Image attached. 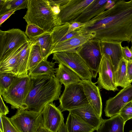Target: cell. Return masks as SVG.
Returning a JSON list of instances; mask_svg holds the SVG:
<instances>
[{
	"mask_svg": "<svg viewBox=\"0 0 132 132\" xmlns=\"http://www.w3.org/2000/svg\"><path fill=\"white\" fill-rule=\"evenodd\" d=\"M92 32L100 41H130L132 37V0L117 1L110 8L95 16L81 27Z\"/></svg>",
	"mask_w": 132,
	"mask_h": 132,
	"instance_id": "1",
	"label": "cell"
},
{
	"mask_svg": "<svg viewBox=\"0 0 132 132\" xmlns=\"http://www.w3.org/2000/svg\"><path fill=\"white\" fill-rule=\"evenodd\" d=\"M30 90L26 101L27 110L42 112L47 104L59 99L62 84L55 76L30 77Z\"/></svg>",
	"mask_w": 132,
	"mask_h": 132,
	"instance_id": "2",
	"label": "cell"
},
{
	"mask_svg": "<svg viewBox=\"0 0 132 132\" xmlns=\"http://www.w3.org/2000/svg\"><path fill=\"white\" fill-rule=\"evenodd\" d=\"M26 13L23 17L27 24L37 26L47 32L59 25L57 16L48 0H28Z\"/></svg>",
	"mask_w": 132,
	"mask_h": 132,
	"instance_id": "3",
	"label": "cell"
},
{
	"mask_svg": "<svg viewBox=\"0 0 132 132\" xmlns=\"http://www.w3.org/2000/svg\"><path fill=\"white\" fill-rule=\"evenodd\" d=\"M31 84L30 77H15L7 92L2 96L3 100L9 104L11 108L27 110L26 102Z\"/></svg>",
	"mask_w": 132,
	"mask_h": 132,
	"instance_id": "4",
	"label": "cell"
},
{
	"mask_svg": "<svg viewBox=\"0 0 132 132\" xmlns=\"http://www.w3.org/2000/svg\"><path fill=\"white\" fill-rule=\"evenodd\" d=\"M94 0H49L59 7L57 16L59 25L76 22L86 8Z\"/></svg>",
	"mask_w": 132,
	"mask_h": 132,
	"instance_id": "5",
	"label": "cell"
},
{
	"mask_svg": "<svg viewBox=\"0 0 132 132\" xmlns=\"http://www.w3.org/2000/svg\"><path fill=\"white\" fill-rule=\"evenodd\" d=\"M76 52L84 61L93 78L96 77L103 57L100 41L90 40L78 48Z\"/></svg>",
	"mask_w": 132,
	"mask_h": 132,
	"instance_id": "6",
	"label": "cell"
},
{
	"mask_svg": "<svg viewBox=\"0 0 132 132\" xmlns=\"http://www.w3.org/2000/svg\"><path fill=\"white\" fill-rule=\"evenodd\" d=\"M55 63L64 64L70 68L82 80H92V73L86 64L76 51L60 52L53 54Z\"/></svg>",
	"mask_w": 132,
	"mask_h": 132,
	"instance_id": "7",
	"label": "cell"
},
{
	"mask_svg": "<svg viewBox=\"0 0 132 132\" xmlns=\"http://www.w3.org/2000/svg\"><path fill=\"white\" fill-rule=\"evenodd\" d=\"M10 118L19 132H37L43 126L42 112L19 109Z\"/></svg>",
	"mask_w": 132,
	"mask_h": 132,
	"instance_id": "8",
	"label": "cell"
},
{
	"mask_svg": "<svg viewBox=\"0 0 132 132\" xmlns=\"http://www.w3.org/2000/svg\"><path fill=\"white\" fill-rule=\"evenodd\" d=\"M65 87L59 99L62 112L69 111L89 104L81 83L70 84Z\"/></svg>",
	"mask_w": 132,
	"mask_h": 132,
	"instance_id": "9",
	"label": "cell"
},
{
	"mask_svg": "<svg viewBox=\"0 0 132 132\" xmlns=\"http://www.w3.org/2000/svg\"><path fill=\"white\" fill-rule=\"evenodd\" d=\"M29 40L25 32L19 29L0 30V61Z\"/></svg>",
	"mask_w": 132,
	"mask_h": 132,
	"instance_id": "10",
	"label": "cell"
},
{
	"mask_svg": "<svg viewBox=\"0 0 132 132\" xmlns=\"http://www.w3.org/2000/svg\"><path fill=\"white\" fill-rule=\"evenodd\" d=\"M132 101V85L123 88L114 97L107 100L104 111L105 115L111 118L119 114L121 109Z\"/></svg>",
	"mask_w": 132,
	"mask_h": 132,
	"instance_id": "11",
	"label": "cell"
},
{
	"mask_svg": "<svg viewBox=\"0 0 132 132\" xmlns=\"http://www.w3.org/2000/svg\"><path fill=\"white\" fill-rule=\"evenodd\" d=\"M42 112L43 127L49 132H58L64 120L61 110L52 102L46 105Z\"/></svg>",
	"mask_w": 132,
	"mask_h": 132,
	"instance_id": "12",
	"label": "cell"
},
{
	"mask_svg": "<svg viewBox=\"0 0 132 132\" xmlns=\"http://www.w3.org/2000/svg\"><path fill=\"white\" fill-rule=\"evenodd\" d=\"M114 69L110 59L103 55L98 71L97 83L99 86L108 90L114 92L118 89L114 79Z\"/></svg>",
	"mask_w": 132,
	"mask_h": 132,
	"instance_id": "13",
	"label": "cell"
},
{
	"mask_svg": "<svg viewBox=\"0 0 132 132\" xmlns=\"http://www.w3.org/2000/svg\"><path fill=\"white\" fill-rule=\"evenodd\" d=\"M68 111L69 113L90 126L95 130L98 129L104 120L89 104Z\"/></svg>",
	"mask_w": 132,
	"mask_h": 132,
	"instance_id": "14",
	"label": "cell"
},
{
	"mask_svg": "<svg viewBox=\"0 0 132 132\" xmlns=\"http://www.w3.org/2000/svg\"><path fill=\"white\" fill-rule=\"evenodd\" d=\"M117 0H94L86 8L76 22L85 23L101 12L110 8Z\"/></svg>",
	"mask_w": 132,
	"mask_h": 132,
	"instance_id": "15",
	"label": "cell"
},
{
	"mask_svg": "<svg viewBox=\"0 0 132 132\" xmlns=\"http://www.w3.org/2000/svg\"><path fill=\"white\" fill-rule=\"evenodd\" d=\"M95 37L94 34L92 32L83 33L56 44L53 47L51 53L60 52L76 51L78 48Z\"/></svg>",
	"mask_w": 132,
	"mask_h": 132,
	"instance_id": "16",
	"label": "cell"
},
{
	"mask_svg": "<svg viewBox=\"0 0 132 132\" xmlns=\"http://www.w3.org/2000/svg\"><path fill=\"white\" fill-rule=\"evenodd\" d=\"M81 83L89 104L96 113L101 117L102 105L99 87L92 80H82Z\"/></svg>",
	"mask_w": 132,
	"mask_h": 132,
	"instance_id": "17",
	"label": "cell"
},
{
	"mask_svg": "<svg viewBox=\"0 0 132 132\" xmlns=\"http://www.w3.org/2000/svg\"><path fill=\"white\" fill-rule=\"evenodd\" d=\"M100 41L102 55L110 59L115 72L118 69L120 62L123 58L121 49L122 42L114 40Z\"/></svg>",
	"mask_w": 132,
	"mask_h": 132,
	"instance_id": "18",
	"label": "cell"
},
{
	"mask_svg": "<svg viewBox=\"0 0 132 132\" xmlns=\"http://www.w3.org/2000/svg\"><path fill=\"white\" fill-rule=\"evenodd\" d=\"M70 23H67L56 26L52 29L51 34L53 47L57 43L85 32L82 31L81 27L72 31L70 28Z\"/></svg>",
	"mask_w": 132,
	"mask_h": 132,
	"instance_id": "19",
	"label": "cell"
},
{
	"mask_svg": "<svg viewBox=\"0 0 132 132\" xmlns=\"http://www.w3.org/2000/svg\"><path fill=\"white\" fill-rule=\"evenodd\" d=\"M26 43L0 61V73H9L17 77L19 54Z\"/></svg>",
	"mask_w": 132,
	"mask_h": 132,
	"instance_id": "20",
	"label": "cell"
},
{
	"mask_svg": "<svg viewBox=\"0 0 132 132\" xmlns=\"http://www.w3.org/2000/svg\"><path fill=\"white\" fill-rule=\"evenodd\" d=\"M57 79L65 87L70 84L81 83L82 80L76 73L66 65L60 63L55 69Z\"/></svg>",
	"mask_w": 132,
	"mask_h": 132,
	"instance_id": "21",
	"label": "cell"
},
{
	"mask_svg": "<svg viewBox=\"0 0 132 132\" xmlns=\"http://www.w3.org/2000/svg\"><path fill=\"white\" fill-rule=\"evenodd\" d=\"M125 123L119 114L104 119L97 132H124Z\"/></svg>",
	"mask_w": 132,
	"mask_h": 132,
	"instance_id": "22",
	"label": "cell"
},
{
	"mask_svg": "<svg viewBox=\"0 0 132 132\" xmlns=\"http://www.w3.org/2000/svg\"><path fill=\"white\" fill-rule=\"evenodd\" d=\"M32 44V42L29 40L26 43L19 54L18 77H24L28 76V67Z\"/></svg>",
	"mask_w": 132,
	"mask_h": 132,
	"instance_id": "23",
	"label": "cell"
},
{
	"mask_svg": "<svg viewBox=\"0 0 132 132\" xmlns=\"http://www.w3.org/2000/svg\"><path fill=\"white\" fill-rule=\"evenodd\" d=\"M55 62L43 59L33 68L28 71V75L35 77L43 75L55 76Z\"/></svg>",
	"mask_w": 132,
	"mask_h": 132,
	"instance_id": "24",
	"label": "cell"
},
{
	"mask_svg": "<svg viewBox=\"0 0 132 132\" xmlns=\"http://www.w3.org/2000/svg\"><path fill=\"white\" fill-rule=\"evenodd\" d=\"M68 132H93V128L69 113L65 124Z\"/></svg>",
	"mask_w": 132,
	"mask_h": 132,
	"instance_id": "25",
	"label": "cell"
},
{
	"mask_svg": "<svg viewBox=\"0 0 132 132\" xmlns=\"http://www.w3.org/2000/svg\"><path fill=\"white\" fill-rule=\"evenodd\" d=\"M51 32H46L38 37L31 41L40 47L44 59L47 60L51 54L53 45Z\"/></svg>",
	"mask_w": 132,
	"mask_h": 132,
	"instance_id": "26",
	"label": "cell"
},
{
	"mask_svg": "<svg viewBox=\"0 0 132 132\" xmlns=\"http://www.w3.org/2000/svg\"><path fill=\"white\" fill-rule=\"evenodd\" d=\"M28 0H0V16L14 9L27 8Z\"/></svg>",
	"mask_w": 132,
	"mask_h": 132,
	"instance_id": "27",
	"label": "cell"
},
{
	"mask_svg": "<svg viewBox=\"0 0 132 132\" xmlns=\"http://www.w3.org/2000/svg\"><path fill=\"white\" fill-rule=\"evenodd\" d=\"M128 61L123 57L121 59L117 70L114 72V79L117 87L124 88L128 86L127 84V65Z\"/></svg>",
	"mask_w": 132,
	"mask_h": 132,
	"instance_id": "28",
	"label": "cell"
},
{
	"mask_svg": "<svg viewBox=\"0 0 132 132\" xmlns=\"http://www.w3.org/2000/svg\"><path fill=\"white\" fill-rule=\"evenodd\" d=\"M43 59H44V58L40 47L32 42L28 67V71Z\"/></svg>",
	"mask_w": 132,
	"mask_h": 132,
	"instance_id": "29",
	"label": "cell"
},
{
	"mask_svg": "<svg viewBox=\"0 0 132 132\" xmlns=\"http://www.w3.org/2000/svg\"><path fill=\"white\" fill-rule=\"evenodd\" d=\"M15 77L10 74L0 73V94L2 96L7 91Z\"/></svg>",
	"mask_w": 132,
	"mask_h": 132,
	"instance_id": "30",
	"label": "cell"
},
{
	"mask_svg": "<svg viewBox=\"0 0 132 132\" xmlns=\"http://www.w3.org/2000/svg\"><path fill=\"white\" fill-rule=\"evenodd\" d=\"M46 32L37 26L33 24H27L25 33L32 41L46 33Z\"/></svg>",
	"mask_w": 132,
	"mask_h": 132,
	"instance_id": "31",
	"label": "cell"
},
{
	"mask_svg": "<svg viewBox=\"0 0 132 132\" xmlns=\"http://www.w3.org/2000/svg\"><path fill=\"white\" fill-rule=\"evenodd\" d=\"M119 114L125 123L127 120L132 119V101L125 105L121 110Z\"/></svg>",
	"mask_w": 132,
	"mask_h": 132,
	"instance_id": "32",
	"label": "cell"
},
{
	"mask_svg": "<svg viewBox=\"0 0 132 132\" xmlns=\"http://www.w3.org/2000/svg\"><path fill=\"white\" fill-rule=\"evenodd\" d=\"M3 126L4 132H19L11 121L10 118L0 114Z\"/></svg>",
	"mask_w": 132,
	"mask_h": 132,
	"instance_id": "33",
	"label": "cell"
},
{
	"mask_svg": "<svg viewBox=\"0 0 132 132\" xmlns=\"http://www.w3.org/2000/svg\"><path fill=\"white\" fill-rule=\"evenodd\" d=\"M123 57L127 61L132 60V47L129 48L128 46L122 47Z\"/></svg>",
	"mask_w": 132,
	"mask_h": 132,
	"instance_id": "34",
	"label": "cell"
},
{
	"mask_svg": "<svg viewBox=\"0 0 132 132\" xmlns=\"http://www.w3.org/2000/svg\"><path fill=\"white\" fill-rule=\"evenodd\" d=\"M127 72V82L128 86L131 85L132 82V60L128 61Z\"/></svg>",
	"mask_w": 132,
	"mask_h": 132,
	"instance_id": "35",
	"label": "cell"
},
{
	"mask_svg": "<svg viewBox=\"0 0 132 132\" xmlns=\"http://www.w3.org/2000/svg\"><path fill=\"white\" fill-rule=\"evenodd\" d=\"M9 110L8 107L4 104L3 100L0 95V114L6 116L9 113Z\"/></svg>",
	"mask_w": 132,
	"mask_h": 132,
	"instance_id": "36",
	"label": "cell"
},
{
	"mask_svg": "<svg viewBox=\"0 0 132 132\" xmlns=\"http://www.w3.org/2000/svg\"><path fill=\"white\" fill-rule=\"evenodd\" d=\"M16 11V9H14L0 16V26Z\"/></svg>",
	"mask_w": 132,
	"mask_h": 132,
	"instance_id": "37",
	"label": "cell"
},
{
	"mask_svg": "<svg viewBox=\"0 0 132 132\" xmlns=\"http://www.w3.org/2000/svg\"><path fill=\"white\" fill-rule=\"evenodd\" d=\"M58 132H68L65 124L63 121Z\"/></svg>",
	"mask_w": 132,
	"mask_h": 132,
	"instance_id": "38",
	"label": "cell"
},
{
	"mask_svg": "<svg viewBox=\"0 0 132 132\" xmlns=\"http://www.w3.org/2000/svg\"><path fill=\"white\" fill-rule=\"evenodd\" d=\"M0 132H4L3 123L1 117L0 116Z\"/></svg>",
	"mask_w": 132,
	"mask_h": 132,
	"instance_id": "39",
	"label": "cell"
},
{
	"mask_svg": "<svg viewBox=\"0 0 132 132\" xmlns=\"http://www.w3.org/2000/svg\"><path fill=\"white\" fill-rule=\"evenodd\" d=\"M37 132H49L48 131L45 129L43 127H40L38 130Z\"/></svg>",
	"mask_w": 132,
	"mask_h": 132,
	"instance_id": "40",
	"label": "cell"
},
{
	"mask_svg": "<svg viewBox=\"0 0 132 132\" xmlns=\"http://www.w3.org/2000/svg\"><path fill=\"white\" fill-rule=\"evenodd\" d=\"M130 41L131 42V47H132V38H131V39Z\"/></svg>",
	"mask_w": 132,
	"mask_h": 132,
	"instance_id": "41",
	"label": "cell"
},
{
	"mask_svg": "<svg viewBox=\"0 0 132 132\" xmlns=\"http://www.w3.org/2000/svg\"><path fill=\"white\" fill-rule=\"evenodd\" d=\"M129 132H132V130H130Z\"/></svg>",
	"mask_w": 132,
	"mask_h": 132,
	"instance_id": "42",
	"label": "cell"
},
{
	"mask_svg": "<svg viewBox=\"0 0 132 132\" xmlns=\"http://www.w3.org/2000/svg\"></svg>",
	"mask_w": 132,
	"mask_h": 132,
	"instance_id": "43",
	"label": "cell"
}]
</instances>
